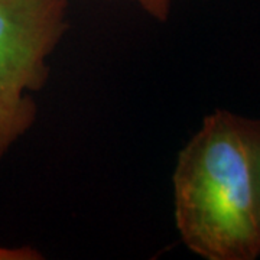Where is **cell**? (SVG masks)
<instances>
[{
  "label": "cell",
  "instance_id": "6da1fadb",
  "mask_svg": "<svg viewBox=\"0 0 260 260\" xmlns=\"http://www.w3.org/2000/svg\"><path fill=\"white\" fill-rule=\"evenodd\" d=\"M174 213L181 240L205 260H254L260 223L246 117L215 110L179 152Z\"/></svg>",
  "mask_w": 260,
  "mask_h": 260
},
{
  "label": "cell",
  "instance_id": "7a4b0ae2",
  "mask_svg": "<svg viewBox=\"0 0 260 260\" xmlns=\"http://www.w3.org/2000/svg\"><path fill=\"white\" fill-rule=\"evenodd\" d=\"M67 15V0H0V159L37 120L32 93L47 83Z\"/></svg>",
  "mask_w": 260,
  "mask_h": 260
},
{
  "label": "cell",
  "instance_id": "3957f363",
  "mask_svg": "<svg viewBox=\"0 0 260 260\" xmlns=\"http://www.w3.org/2000/svg\"><path fill=\"white\" fill-rule=\"evenodd\" d=\"M246 126H247V138H249V146H250L256 205H257V215H259L260 223V119L246 117Z\"/></svg>",
  "mask_w": 260,
  "mask_h": 260
},
{
  "label": "cell",
  "instance_id": "277c9868",
  "mask_svg": "<svg viewBox=\"0 0 260 260\" xmlns=\"http://www.w3.org/2000/svg\"><path fill=\"white\" fill-rule=\"evenodd\" d=\"M130 2L139 3L142 9L153 19H158L159 22H165L169 18L172 0H130Z\"/></svg>",
  "mask_w": 260,
  "mask_h": 260
},
{
  "label": "cell",
  "instance_id": "5b68a950",
  "mask_svg": "<svg viewBox=\"0 0 260 260\" xmlns=\"http://www.w3.org/2000/svg\"><path fill=\"white\" fill-rule=\"evenodd\" d=\"M39 257L41 254L29 247H22V249L0 247V260H32Z\"/></svg>",
  "mask_w": 260,
  "mask_h": 260
}]
</instances>
